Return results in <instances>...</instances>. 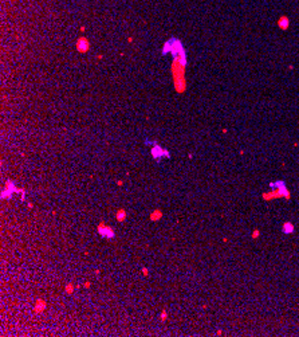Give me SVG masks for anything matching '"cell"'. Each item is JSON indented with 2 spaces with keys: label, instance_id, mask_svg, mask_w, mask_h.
<instances>
[{
  "label": "cell",
  "instance_id": "obj_1",
  "mask_svg": "<svg viewBox=\"0 0 299 337\" xmlns=\"http://www.w3.org/2000/svg\"><path fill=\"white\" fill-rule=\"evenodd\" d=\"M98 234H99L102 238H106V239H111V238H114L113 228L109 227V226H106V224H103V223L98 224Z\"/></svg>",
  "mask_w": 299,
  "mask_h": 337
},
{
  "label": "cell",
  "instance_id": "obj_2",
  "mask_svg": "<svg viewBox=\"0 0 299 337\" xmlns=\"http://www.w3.org/2000/svg\"><path fill=\"white\" fill-rule=\"evenodd\" d=\"M152 156L156 158V160H158V158H161V157H170V153H169L168 149H164V148H161L160 145H154V147L152 148Z\"/></svg>",
  "mask_w": 299,
  "mask_h": 337
},
{
  "label": "cell",
  "instance_id": "obj_3",
  "mask_svg": "<svg viewBox=\"0 0 299 337\" xmlns=\"http://www.w3.org/2000/svg\"><path fill=\"white\" fill-rule=\"evenodd\" d=\"M89 47H90V43H89V40H87L86 38H79V39H78L77 48H78V51H79V52H86L89 50Z\"/></svg>",
  "mask_w": 299,
  "mask_h": 337
},
{
  "label": "cell",
  "instance_id": "obj_4",
  "mask_svg": "<svg viewBox=\"0 0 299 337\" xmlns=\"http://www.w3.org/2000/svg\"><path fill=\"white\" fill-rule=\"evenodd\" d=\"M46 308H47V302H46L44 300H38V301L35 302L34 310H35V313H36V314H40V313H43L44 310H46Z\"/></svg>",
  "mask_w": 299,
  "mask_h": 337
},
{
  "label": "cell",
  "instance_id": "obj_5",
  "mask_svg": "<svg viewBox=\"0 0 299 337\" xmlns=\"http://www.w3.org/2000/svg\"><path fill=\"white\" fill-rule=\"evenodd\" d=\"M282 231H283V234L290 235V234H292L295 231V227H294V224H292L291 222H286L283 224V227H282Z\"/></svg>",
  "mask_w": 299,
  "mask_h": 337
},
{
  "label": "cell",
  "instance_id": "obj_6",
  "mask_svg": "<svg viewBox=\"0 0 299 337\" xmlns=\"http://www.w3.org/2000/svg\"><path fill=\"white\" fill-rule=\"evenodd\" d=\"M288 22H290V20H288L287 16H282V18L278 20V27L282 28V30H287L288 26H290V23H288Z\"/></svg>",
  "mask_w": 299,
  "mask_h": 337
},
{
  "label": "cell",
  "instance_id": "obj_7",
  "mask_svg": "<svg viewBox=\"0 0 299 337\" xmlns=\"http://www.w3.org/2000/svg\"><path fill=\"white\" fill-rule=\"evenodd\" d=\"M161 218H162V211L161 210H154L152 214H150V220L152 222H157V220H160Z\"/></svg>",
  "mask_w": 299,
  "mask_h": 337
},
{
  "label": "cell",
  "instance_id": "obj_8",
  "mask_svg": "<svg viewBox=\"0 0 299 337\" xmlns=\"http://www.w3.org/2000/svg\"><path fill=\"white\" fill-rule=\"evenodd\" d=\"M116 219L118 220V222H123V220L126 219V211H125L123 208H121V210H118L116 212Z\"/></svg>",
  "mask_w": 299,
  "mask_h": 337
},
{
  "label": "cell",
  "instance_id": "obj_9",
  "mask_svg": "<svg viewBox=\"0 0 299 337\" xmlns=\"http://www.w3.org/2000/svg\"><path fill=\"white\" fill-rule=\"evenodd\" d=\"M75 287H77V286H74L73 283H67V285H66V293H67V294H73Z\"/></svg>",
  "mask_w": 299,
  "mask_h": 337
},
{
  "label": "cell",
  "instance_id": "obj_10",
  "mask_svg": "<svg viewBox=\"0 0 299 337\" xmlns=\"http://www.w3.org/2000/svg\"><path fill=\"white\" fill-rule=\"evenodd\" d=\"M160 318H161V321H165V320L168 318V313H166L165 310H162V312H161V316H160Z\"/></svg>",
  "mask_w": 299,
  "mask_h": 337
},
{
  "label": "cell",
  "instance_id": "obj_11",
  "mask_svg": "<svg viewBox=\"0 0 299 337\" xmlns=\"http://www.w3.org/2000/svg\"><path fill=\"white\" fill-rule=\"evenodd\" d=\"M259 235H260V231H259V230H254V231H252V238H254V239L259 238Z\"/></svg>",
  "mask_w": 299,
  "mask_h": 337
},
{
  "label": "cell",
  "instance_id": "obj_12",
  "mask_svg": "<svg viewBox=\"0 0 299 337\" xmlns=\"http://www.w3.org/2000/svg\"><path fill=\"white\" fill-rule=\"evenodd\" d=\"M142 274H144V275H148V274H149V271H148L146 267H144V269H142Z\"/></svg>",
  "mask_w": 299,
  "mask_h": 337
},
{
  "label": "cell",
  "instance_id": "obj_13",
  "mask_svg": "<svg viewBox=\"0 0 299 337\" xmlns=\"http://www.w3.org/2000/svg\"><path fill=\"white\" fill-rule=\"evenodd\" d=\"M122 184H123V181H122V180H118V181H117V186H120V187H121Z\"/></svg>",
  "mask_w": 299,
  "mask_h": 337
},
{
  "label": "cell",
  "instance_id": "obj_14",
  "mask_svg": "<svg viewBox=\"0 0 299 337\" xmlns=\"http://www.w3.org/2000/svg\"><path fill=\"white\" fill-rule=\"evenodd\" d=\"M83 286H85V287H90V282H85Z\"/></svg>",
  "mask_w": 299,
  "mask_h": 337
},
{
  "label": "cell",
  "instance_id": "obj_15",
  "mask_svg": "<svg viewBox=\"0 0 299 337\" xmlns=\"http://www.w3.org/2000/svg\"><path fill=\"white\" fill-rule=\"evenodd\" d=\"M27 207L30 208V210H31V208H32V207H34V204H32V203H28V206H27Z\"/></svg>",
  "mask_w": 299,
  "mask_h": 337
}]
</instances>
